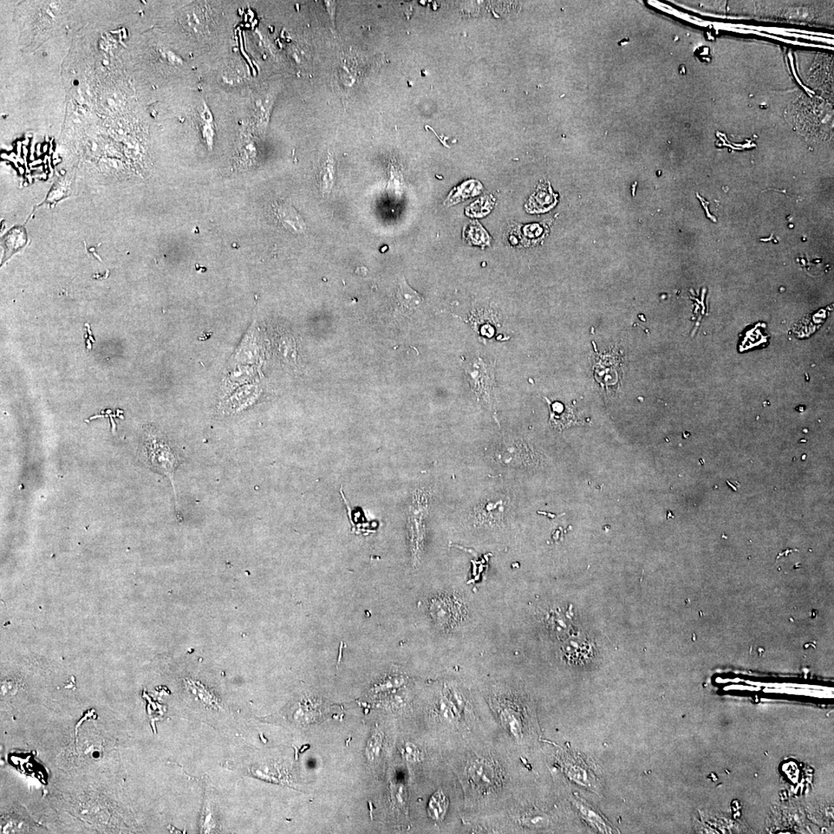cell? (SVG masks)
Returning <instances> with one entry per match:
<instances>
[{
	"mask_svg": "<svg viewBox=\"0 0 834 834\" xmlns=\"http://www.w3.org/2000/svg\"><path fill=\"white\" fill-rule=\"evenodd\" d=\"M574 805L577 808L579 813L581 817L594 830L603 833H614V829L605 820L601 813L597 812L594 807L583 802L581 799H576L574 801Z\"/></svg>",
	"mask_w": 834,
	"mask_h": 834,
	"instance_id": "obj_8",
	"label": "cell"
},
{
	"mask_svg": "<svg viewBox=\"0 0 834 834\" xmlns=\"http://www.w3.org/2000/svg\"><path fill=\"white\" fill-rule=\"evenodd\" d=\"M320 177L322 191L324 193H329L334 181V164L331 157H329L325 162Z\"/></svg>",
	"mask_w": 834,
	"mask_h": 834,
	"instance_id": "obj_16",
	"label": "cell"
},
{
	"mask_svg": "<svg viewBox=\"0 0 834 834\" xmlns=\"http://www.w3.org/2000/svg\"><path fill=\"white\" fill-rule=\"evenodd\" d=\"M273 211L280 223L285 229L293 233H301L306 228L304 221L295 208L291 205L276 202Z\"/></svg>",
	"mask_w": 834,
	"mask_h": 834,
	"instance_id": "obj_7",
	"label": "cell"
},
{
	"mask_svg": "<svg viewBox=\"0 0 834 834\" xmlns=\"http://www.w3.org/2000/svg\"><path fill=\"white\" fill-rule=\"evenodd\" d=\"M258 398L257 389L253 386L246 387L236 391L235 393L228 397L221 404V409L226 414H236L252 407Z\"/></svg>",
	"mask_w": 834,
	"mask_h": 834,
	"instance_id": "obj_6",
	"label": "cell"
},
{
	"mask_svg": "<svg viewBox=\"0 0 834 834\" xmlns=\"http://www.w3.org/2000/svg\"><path fill=\"white\" fill-rule=\"evenodd\" d=\"M208 108L206 107L203 113H202V117H203L204 122L202 132H203L204 138L206 140L207 144L212 145L213 138V117L210 110Z\"/></svg>",
	"mask_w": 834,
	"mask_h": 834,
	"instance_id": "obj_17",
	"label": "cell"
},
{
	"mask_svg": "<svg viewBox=\"0 0 834 834\" xmlns=\"http://www.w3.org/2000/svg\"><path fill=\"white\" fill-rule=\"evenodd\" d=\"M448 806V801L445 794L441 791L436 792L429 801L428 813L434 820H440L444 818Z\"/></svg>",
	"mask_w": 834,
	"mask_h": 834,
	"instance_id": "obj_14",
	"label": "cell"
},
{
	"mask_svg": "<svg viewBox=\"0 0 834 834\" xmlns=\"http://www.w3.org/2000/svg\"><path fill=\"white\" fill-rule=\"evenodd\" d=\"M273 103V96H271L270 94L260 97L255 101L254 108H255L256 119H258V125L262 126V129L265 128L266 124L269 123Z\"/></svg>",
	"mask_w": 834,
	"mask_h": 834,
	"instance_id": "obj_12",
	"label": "cell"
},
{
	"mask_svg": "<svg viewBox=\"0 0 834 834\" xmlns=\"http://www.w3.org/2000/svg\"><path fill=\"white\" fill-rule=\"evenodd\" d=\"M28 234L23 226L12 228L3 237L1 245L4 251L3 262L10 258L14 254L21 251L28 243Z\"/></svg>",
	"mask_w": 834,
	"mask_h": 834,
	"instance_id": "obj_9",
	"label": "cell"
},
{
	"mask_svg": "<svg viewBox=\"0 0 834 834\" xmlns=\"http://www.w3.org/2000/svg\"><path fill=\"white\" fill-rule=\"evenodd\" d=\"M186 24L193 32H203L206 24L204 12L198 8L188 10L186 14Z\"/></svg>",
	"mask_w": 834,
	"mask_h": 834,
	"instance_id": "obj_15",
	"label": "cell"
},
{
	"mask_svg": "<svg viewBox=\"0 0 834 834\" xmlns=\"http://www.w3.org/2000/svg\"><path fill=\"white\" fill-rule=\"evenodd\" d=\"M394 298L397 309L407 315L419 310L423 303V297L408 284L403 275L398 278Z\"/></svg>",
	"mask_w": 834,
	"mask_h": 834,
	"instance_id": "obj_4",
	"label": "cell"
},
{
	"mask_svg": "<svg viewBox=\"0 0 834 834\" xmlns=\"http://www.w3.org/2000/svg\"><path fill=\"white\" fill-rule=\"evenodd\" d=\"M495 199L492 195H486L481 197L475 202L474 204L467 207L465 213L467 216L470 217H483L489 213L494 206Z\"/></svg>",
	"mask_w": 834,
	"mask_h": 834,
	"instance_id": "obj_13",
	"label": "cell"
},
{
	"mask_svg": "<svg viewBox=\"0 0 834 834\" xmlns=\"http://www.w3.org/2000/svg\"><path fill=\"white\" fill-rule=\"evenodd\" d=\"M139 454L143 464L171 480L175 494L174 474L184 459L166 435L154 427L147 428Z\"/></svg>",
	"mask_w": 834,
	"mask_h": 834,
	"instance_id": "obj_1",
	"label": "cell"
},
{
	"mask_svg": "<svg viewBox=\"0 0 834 834\" xmlns=\"http://www.w3.org/2000/svg\"><path fill=\"white\" fill-rule=\"evenodd\" d=\"M482 191H483V186H482L479 181L475 180H467L460 186L455 187L449 193L447 198L445 200V205L449 207L461 203L462 201L479 195Z\"/></svg>",
	"mask_w": 834,
	"mask_h": 834,
	"instance_id": "obj_10",
	"label": "cell"
},
{
	"mask_svg": "<svg viewBox=\"0 0 834 834\" xmlns=\"http://www.w3.org/2000/svg\"><path fill=\"white\" fill-rule=\"evenodd\" d=\"M463 237L469 244L481 247L489 246L492 241L489 234L478 221H472L465 226Z\"/></svg>",
	"mask_w": 834,
	"mask_h": 834,
	"instance_id": "obj_11",
	"label": "cell"
},
{
	"mask_svg": "<svg viewBox=\"0 0 834 834\" xmlns=\"http://www.w3.org/2000/svg\"><path fill=\"white\" fill-rule=\"evenodd\" d=\"M464 368L474 392L481 396H489L495 383L494 365L487 364L481 358H478Z\"/></svg>",
	"mask_w": 834,
	"mask_h": 834,
	"instance_id": "obj_2",
	"label": "cell"
},
{
	"mask_svg": "<svg viewBox=\"0 0 834 834\" xmlns=\"http://www.w3.org/2000/svg\"><path fill=\"white\" fill-rule=\"evenodd\" d=\"M460 605L456 599L449 597H436L429 604V614L434 621L443 628H449L453 623L458 622Z\"/></svg>",
	"mask_w": 834,
	"mask_h": 834,
	"instance_id": "obj_3",
	"label": "cell"
},
{
	"mask_svg": "<svg viewBox=\"0 0 834 834\" xmlns=\"http://www.w3.org/2000/svg\"><path fill=\"white\" fill-rule=\"evenodd\" d=\"M558 195L554 193L549 182H540L525 204V210L530 213H544L550 211L557 203Z\"/></svg>",
	"mask_w": 834,
	"mask_h": 834,
	"instance_id": "obj_5",
	"label": "cell"
}]
</instances>
